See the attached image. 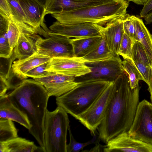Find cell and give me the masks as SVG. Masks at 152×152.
I'll return each instance as SVG.
<instances>
[{
	"label": "cell",
	"instance_id": "obj_1",
	"mask_svg": "<svg viewBox=\"0 0 152 152\" xmlns=\"http://www.w3.org/2000/svg\"><path fill=\"white\" fill-rule=\"evenodd\" d=\"M114 88L104 118L99 126V138L107 144L121 133L128 132L139 103L140 87L132 89L125 71L114 81Z\"/></svg>",
	"mask_w": 152,
	"mask_h": 152
},
{
	"label": "cell",
	"instance_id": "obj_2",
	"mask_svg": "<svg viewBox=\"0 0 152 152\" xmlns=\"http://www.w3.org/2000/svg\"><path fill=\"white\" fill-rule=\"evenodd\" d=\"M8 96L27 116L31 126L29 132L45 152V120L50 96L45 87L34 79H26Z\"/></svg>",
	"mask_w": 152,
	"mask_h": 152
},
{
	"label": "cell",
	"instance_id": "obj_3",
	"mask_svg": "<svg viewBox=\"0 0 152 152\" xmlns=\"http://www.w3.org/2000/svg\"><path fill=\"white\" fill-rule=\"evenodd\" d=\"M128 0H111L105 3L52 16L59 23L72 24L90 23L105 26L126 15Z\"/></svg>",
	"mask_w": 152,
	"mask_h": 152
},
{
	"label": "cell",
	"instance_id": "obj_4",
	"mask_svg": "<svg viewBox=\"0 0 152 152\" xmlns=\"http://www.w3.org/2000/svg\"><path fill=\"white\" fill-rule=\"evenodd\" d=\"M79 82L74 88L56 99L57 105L75 118L91 106L110 82L93 79Z\"/></svg>",
	"mask_w": 152,
	"mask_h": 152
},
{
	"label": "cell",
	"instance_id": "obj_5",
	"mask_svg": "<svg viewBox=\"0 0 152 152\" xmlns=\"http://www.w3.org/2000/svg\"><path fill=\"white\" fill-rule=\"evenodd\" d=\"M69 121L66 112L58 106L47 110L45 120V152H67V134Z\"/></svg>",
	"mask_w": 152,
	"mask_h": 152
},
{
	"label": "cell",
	"instance_id": "obj_6",
	"mask_svg": "<svg viewBox=\"0 0 152 152\" xmlns=\"http://www.w3.org/2000/svg\"><path fill=\"white\" fill-rule=\"evenodd\" d=\"M41 26L44 30L43 39L36 34H32L37 49V53L50 57H73L71 42L72 38L56 35L48 29L43 22Z\"/></svg>",
	"mask_w": 152,
	"mask_h": 152
},
{
	"label": "cell",
	"instance_id": "obj_7",
	"mask_svg": "<svg viewBox=\"0 0 152 152\" xmlns=\"http://www.w3.org/2000/svg\"><path fill=\"white\" fill-rule=\"evenodd\" d=\"M114 81L111 82L98 98L84 112L76 119L93 135L103 121L113 92Z\"/></svg>",
	"mask_w": 152,
	"mask_h": 152
},
{
	"label": "cell",
	"instance_id": "obj_8",
	"mask_svg": "<svg viewBox=\"0 0 152 152\" xmlns=\"http://www.w3.org/2000/svg\"><path fill=\"white\" fill-rule=\"evenodd\" d=\"M122 61L119 55L102 61L86 63L91 72L85 75L75 78L77 82L93 79H98L109 82L114 81L125 71Z\"/></svg>",
	"mask_w": 152,
	"mask_h": 152
},
{
	"label": "cell",
	"instance_id": "obj_9",
	"mask_svg": "<svg viewBox=\"0 0 152 152\" xmlns=\"http://www.w3.org/2000/svg\"><path fill=\"white\" fill-rule=\"evenodd\" d=\"M128 132L134 138L152 144V104L144 99L139 102Z\"/></svg>",
	"mask_w": 152,
	"mask_h": 152
},
{
	"label": "cell",
	"instance_id": "obj_10",
	"mask_svg": "<svg viewBox=\"0 0 152 152\" xmlns=\"http://www.w3.org/2000/svg\"><path fill=\"white\" fill-rule=\"evenodd\" d=\"M103 27L90 23L64 24L57 21L49 27V29L56 35L70 38H78L102 36Z\"/></svg>",
	"mask_w": 152,
	"mask_h": 152
},
{
	"label": "cell",
	"instance_id": "obj_11",
	"mask_svg": "<svg viewBox=\"0 0 152 152\" xmlns=\"http://www.w3.org/2000/svg\"><path fill=\"white\" fill-rule=\"evenodd\" d=\"M45 71L73 76L81 77L91 71L80 57H53L48 62Z\"/></svg>",
	"mask_w": 152,
	"mask_h": 152
},
{
	"label": "cell",
	"instance_id": "obj_12",
	"mask_svg": "<svg viewBox=\"0 0 152 152\" xmlns=\"http://www.w3.org/2000/svg\"><path fill=\"white\" fill-rule=\"evenodd\" d=\"M45 88L50 96H59L71 90L79 83L75 77L62 74L48 72L40 77L33 78Z\"/></svg>",
	"mask_w": 152,
	"mask_h": 152
},
{
	"label": "cell",
	"instance_id": "obj_13",
	"mask_svg": "<svg viewBox=\"0 0 152 152\" xmlns=\"http://www.w3.org/2000/svg\"><path fill=\"white\" fill-rule=\"evenodd\" d=\"M106 144L104 152H152V144L134 138L128 132L120 134Z\"/></svg>",
	"mask_w": 152,
	"mask_h": 152
},
{
	"label": "cell",
	"instance_id": "obj_14",
	"mask_svg": "<svg viewBox=\"0 0 152 152\" xmlns=\"http://www.w3.org/2000/svg\"><path fill=\"white\" fill-rule=\"evenodd\" d=\"M111 0H47L45 15L60 14L109 1Z\"/></svg>",
	"mask_w": 152,
	"mask_h": 152
},
{
	"label": "cell",
	"instance_id": "obj_15",
	"mask_svg": "<svg viewBox=\"0 0 152 152\" xmlns=\"http://www.w3.org/2000/svg\"><path fill=\"white\" fill-rule=\"evenodd\" d=\"M122 18L107 24L103 27L102 35L110 51L118 54L121 41L124 34Z\"/></svg>",
	"mask_w": 152,
	"mask_h": 152
},
{
	"label": "cell",
	"instance_id": "obj_16",
	"mask_svg": "<svg viewBox=\"0 0 152 152\" xmlns=\"http://www.w3.org/2000/svg\"><path fill=\"white\" fill-rule=\"evenodd\" d=\"M19 2L30 26L38 33L44 22L45 6L38 0H19Z\"/></svg>",
	"mask_w": 152,
	"mask_h": 152
},
{
	"label": "cell",
	"instance_id": "obj_17",
	"mask_svg": "<svg viewBox=\"0 0 152 152\" xmlns=\"http://www.w3.org/2000/svg\"><path fill=\"white\" fill-rule=\"evenodd\" d=\"M11 120L17 122L28 130L31 127L27 115L12 103L8 94L0 97V119Z\"/></svg>",
	"mask_w": 152,
	"mask_h": 152
},
{
	"label": "cell",
	"instance_id": "obj_18",
	"mask_svg": "<svg viewBox=\"0 0 152 152\" xmlns=\"http://www.w3.org/2000/svg\"><path fill=\"white\" fill-rule=\"evenodd\" d=\"M130 59L140 72L144 81L148 85L152 66V60L142 45L138 41L134 42Z\"/></svg>",
	"mask_w": 152,
	"mask_h": 152
},
{
	"label": "cell",
	"instance_id": "obj_19",
	"mask_svg": "<svg viewBox=\"0 0 152 152\" xmlns=\"http://www.w3.org/2000/svg\"><path fill=\"white\" fill-rule=\"evenodd\" d=\"M51 59L49 56L36 53L25 58L13 61L12 69L15 74L26 79L27 77L25 74L40 64L49 62Z\"/></svg>",
	"mask_w": 152,
	"mask_h": 152
},
{
	"label": "cell",
	"instance_id": "obj_20",
	"mask_svg": "<svg viewBox=\"0 0 152 152\" xmlns=\"http://www.w3.org/2000/svg\"><path fill=\"white\" fill-rule=\"evenodd\" d=\"M7 0L11 12L10 20L17 26L23 33L27 34L38 33L37 30L30 26L20 5L19 0Z\"/></svg>",
	"mask_w": 152,
	"mask_h": 152
},
{
	"label": "cell",
	"instance_id": "obj_21",
	"mask_svg": "<svg viewBox=\"0 0 152 152\" xmlns=\"http://www.w3.org/2000/svg\"><path fill=\"white\" fill-rule=\"evenodd\" d=\"M32 34H20L11 56L13 61L15 59L25 58L37 53V48Z\"/></svg>",
	"mask_w": 152,
	"mask_h": 152
},
{
	"label": "cell",
	"instance_id": "obj_22",
	"mask_svg": "<svg viewBox=\"0 0 152 152\" xmlns=\"http://www.w3.org/2000/svg\"><path fill=\"white\" fill-rule=\"evenodd\" d=\"M102 39L101 36L72 38L73 57L82 58L88 54L97 47Z\"/></svg>",
	"mask_w": 152,
	"mask_h": 152
},
{
	"label": "cell",
	"instance_id": "obj_23",
	"mask_svg": "<svg viewBox=\"0 0 152 152\" xmlns=\"http://www.w3.org/2000/svg\"><path fill=\"white\" fill-rule=\"evenodd\" d=\"M43 151L32 141L17 137L8 141L0 142V152H33L38 150Z\"/></svg>",
	"mask_w": 152,
	"mask_h": 152
},
{
	"label": "cell",
	"instance_id": "obj_24",
	"mask_svg": "<svg viewBox=\"0 0 152 152\" xmlns=\"http://www.w3.org/2000/svg\"><path fill=\"white\" fill-rule=\"evenodd\" d=\"M135 32L134 41L140 42L148 56L152 60V36L142 19L134 16Z\"/></svg>",
	"mask_w": 152,
	"mask_h": 152
},
{
	"label": "cell",
	"instance_id": "obj_25",
	"mask_svg": "<svg viewBox=\"0 0 152 152\" xmlns=\"http://www.w3.org/2000/svg\"><path fill=\"white\" fill-rule=\"evenodd\" d=\"M116 54L112 53L108 48L102 37L97 47L91 53L82 57L85 63L94 62L109 58Z\"/></svg>",
	"mask_w": 152,
	"mask_h": 152
},
{
	"label": "cell",
	"instance_id": "obj_26",
	"mask_svg": "<svg viewBox=\"0 0 152 152\" xmlns=\"http://www.w3.org/2000/svg\"><path fill=\"white\" fill-rule=\"evenodd\" d=\"M124 59L122 64L125 71L129 75L130 87L132 89L134 88L139 85V81H144V78L131 59Z\"/></svg>",
	"mask_w": 152,
	"mask_h": 152
},
{
	"label": "cell",
	"instance_id": "obj_27",
	"mask_svg": "<svg viewBox=\"0 0 152 152\" xmlns=\"http://www.w3.org/2000/svg\"><path fill=\"white\" fill-rule=\"evenodd\" d=\"M18 137V131L12 120L0 119V142L6 141Z\"/></svg>",
	"mask_w": 152,
	"mask_h": 152
},
{
	"label": "cell",
	"instance_id": "obj_28",
	"mask_svg": "<svg viewBox=\"0 0 152 152\" xmlns=\"http://www.w3.org/2000/svg\"><path fill=\"white\" fill-rule=\"evenodd\" d=\"M134 42L124 33L118 54L122 56L124 59H131Z\"/></svg>",
	"mask_w": 152,
	"mask_h": 152
},
{
	"label": "cell",
	"instance_id": "obj_29",
	"mask_svg": "<svg viewBox=\"0 0 152 152\" xmlns=\"http://www.w3.org/2000/svg\"><path fill=\"white\" fill-rule=\"evenodd\" d=\"M68 131L69 136V142L67 145V152H79L82 150L86 146L95 142L96 136L95 135L90 140L85 142L81 143L77 142L74 138L72 133L70 126L69 125Z\"/></svg>",
	"mask_w": 152,
	"mask_h": 152
},
{
	"label": "cell",
	"instance_id": "obj_30",
	"mask_svg": "<svg viewBox=\"0 0 152 152\" xmlns=\"http://www.w3.org/2000/svg\"><path fill=\"white\" fill-rule=\"evenodd\" d=\"M21 33H23L18 27L9 20L7 34L10 45L12 49H13L15 47Z\"/></svg>",
	"mask_w": 152,
	"mask_h": 152
},
{
	"label": "cell",
	"instance_id": "obj_31",
	"mask_svg": "<svg viewBox=\"0 0 152 152\" xmlns=\"http://www.w3.org/2000/svg\"><path fill=\"white\" fill-rule=\"evenodd\" d=\"M0 57L9 58L12 56L13 49L10 45L7 31L0 34Z\"/></svg>",
	"mask_w": 152,
	"mask_h": 152
},
{
	"label": "cell",
	"instance_id": "obj_32",
	"mask_svg": "<svg viewBox=\"0 0 152 152\" xmlns=\"http://www.w3.org/2000/svg\"><path fill=\"white\" fill-rule=\"evenodd\" d=\"M134 16L126 14L123 19L124 33L134 41L135 32Z\"/></svg>",
	"mask_w": 152,
	"mask_h": 152
},
{
	"label": "cell",
	"instance_id": "obj_33",
	"mask_svg": "<svg viewBox=\"0 0 152 152\" xmlns=\"http://www.w3.org/2000/svg\"><path fill=\"white\" fill-rule=\"evenodd\" d=\"M48 62L40 64L28 71L26 74L25 76L33 79L46 75L48 72L45 71Z\"/></svg>",
	"mask_w": 152,
	"mask_h": 152
},
{
	"label": "cell",
	"instance_id": "obj_34",
	"mask_svg": "<svg viewBox=\"0 0 152 152\" xmlns=\"http://www.w3.org/2000/svg\"><path fill=\"white\" fill-rule=\"evenodd\" d=\"M25 80L15 74L11 68L9 77L7 79L9 89H15L18 87Z\"/></svg>",
	"mask_w": 152,
	"mask_h": 152
},
{
	"label": "cell",
	"instance_id": "obj_35",
	"mask_svg": "<svg viewBox=\"0 0 152 152\" xmlns=\"http://www.w3.org/2000/svg\"><path fill=\"white\" fill-rule=\"evenodd\" d=\"M0 14L10 20L11 12L7 0H0Z\"/></svg>",
	"mask_w": 152,
	"mask_h": 152
},
{
	"label": "cell",
	"instance_id": "obj_36",
	"mask_svg": "<svg viewBox=\"0 0 152 152\" xmlns=\"http://www.w3.org/2000/svg\"><path fill=\"white\" fill-rule=\"evenodd\" d=\"M0 97H1L6 94L9 86L7 79L4 77L0 75Z\"/></svg>",
	"mask_w": 152,
	"mask_h": 152
},
{
	"label": "cell",
	"instance_id": "obj_37",
	"mask_svg": "<svg viewBox=\"0 0 152 152\" xmlns=\"http://www.w3.org/2000/svg\"><path fill=\"white\" fill-rule=\"evenodd\" d=\"M0 34H1L7 31L9 20L0 14Z\"/></svg>",
	"mask_w": 152,
	"mask_h": 152
},
{
	"label": "cell",
	"instance_id": "obj_38",
	"mask_svg": "<svg viewBox=\"0 0 152 152\" xmlns=\"http://www.w3.org/2000/svg\"><path fill=\"white\" fill-rule=\"evenodd\" d=\"M152 10V0H148L143 5L140 13L141 17L144 18Z\"/></svg>",
	"mask_w": 152,
	"mask_h": 152
},
{
	"label": "cell",
	"instance_id": "obj_39",
	"mask_svg": "<svg viewBox=\"0 0 152 152\" xmlns=\"http://www.w3.org/2000/svg\"><path fill=\"white\" fill-rule=\"evenodd\" d=\"M105 145H102L99 144H96L95 146L91 149L89 151H83L86 152H104Z\"/></svg>",
	"mask_w": 152,
	"mask_h": 152
},
{
	"label": "cell",
	"instance_id": "obj_40",
	"mask_svg": "<svg viewBox=\"0 0 152 152\" xmlns=\"http://www.w3.org/2000/svg\"><path fill=\"white\" fill-rule=\"evenodd\" d=\"M148 85V90L150 94V98L151 103L152 104V66L151 67V74Z\"/></svg>",
	"mask_w": 152,
	"mask_h": 152
},
{
	"label": "cell",
	"instance_id": "obj_41",
	"mask_svg": "<svg viewBox=\"0 0 152 152\" xmlns=\"http://www.w3.org/2000/svg\"><path fill=\"white\" fill-rule=\"evenodd\" d=\"M144 18L146 24L152 23V12L148 14Z\"/></svg>",
	"mask_w": 152,
	"mask_h": 152
},
{
	"label": "cell",
	"instance_id": "obj_42",
	"mask_svg": "<svg viewBox=\"0 0 152 152\" xmlns=\"http://www.w3.org/2000/svg\"><path fill=\"white\" fill-rule=\"evenodd\" d=\"M129 1H132L138 5H144L148 0H128Z\"/></svg>",
	"mask_w": 152,
	"mask_h": 152
},
{
	"label": "cell",
	"instance_id": "obj_43",
	"mask_svg": "<svg viewBox=\"0 0 152 152\" xmlns=\"http://www.w3.org/2000/svg\"><path fill=\"white\" fill-rule=\"evenodd\" d=\"M44 6L47 0H38Z\"/></svg>",
	"mask_w": 152,
	"mask_h": 152
}]
</instances>
